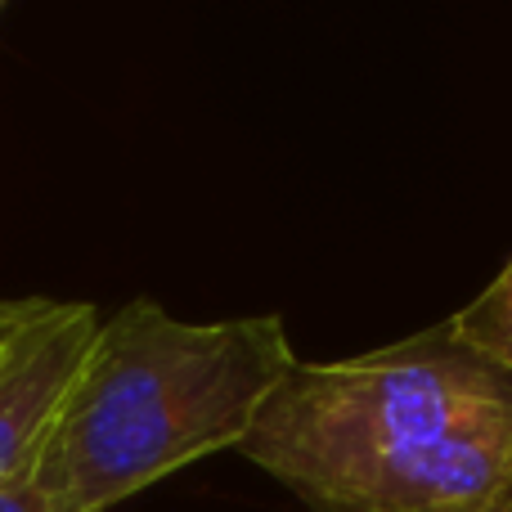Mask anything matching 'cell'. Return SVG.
<instances>
[{
    "instance_id": "cell-7",
    "label": "cell",
    "mask_w": 512,
    "mask_h": 512,
    "mask_svg": "<svg viewBox=\"0 0 512 512\" xmlns=\"http://www.w3.org/2000/svg\"><path fill=\"white\" fill-rule=\"evenodd\" d=\"M0 512H50L32 472L18 477V481H9V486H0Z\"/></svg>"
},
{
    "instance_id": "cell-6",
    "label": "cell",
    "mask_w": 512,
    "mask_h": 512,
    "mask_svg": "<svg viewBox=\"0 0 512 512\" xmlns=\"http://www.w3.org/2000/svg\"><path fill=\"white\" fill-rule=\"evenodd\" d=\"M50 301L54 297H5L0 301V364L18 351V342H23L36 324H41Z\"/></svg>"
},
{
    "instance_id": "cell-5",
    "label": "cell",
    "mask_w": 512,
    "mask_h": 512,
    "mask_svg": "<svg viewBox=\"0 0 512 512\" xmlns=\"http://www.w3.org/2000/svg\"><path fill=\"white\" fill-rule=\"evenodd\" d=\"M450 333L468 351L490 360L499 373L512 378V261L495 274L490 288H481L459 315L450 319Z\"/></svg>"
},
{
    "instance_id": "cell-3",
    "label": "cell",
    "mask_w": 512,
    "mask_h": 512,
    "mask_svg": "<svg viewBox=\"0 0 512 512\" xmlns=\"http://www.w3.org/2000/svg\"><path fill=\"white\" fill-rule=\"evenodd\" d=\"M306 512H512V405L297 495Z\"/></svg>"
},
{
    "instance_id": "cell-1",
    "label": "cell",
    "mask_w": 512,
    "mask_h": 512,
    "mask_svg": "<svg viewBox=\"0 0 512 512\" xmlns=\"http://www.w3.org/2000/svg\"><path fill=\"white\" fill-rule=\"evenodd\" d=\"M297 364L279 315L176 319L126 301L104 319L32 477L50 512H108L131 495L239 450Z\"/></svg>"
},
{
    "instance_id": "cell-4",
    "label": "cell",
    "mask_w": 512,
    "mask_h": 512,
    "mask_svg": "<svg viewBox=\"0 0 512 512\" xmlns=\"http://www.w3.org/2000/svg\"><path fill=\"white\" fill-rule=\"evenodd\" d=\"M99 328L104 315L90 301H50L41 324L0 364V486L36 468Z\"/></svg>"
},
{
    "instance_id": "cell-2",
    "label": "cell",
    "mask_w": 512,
    "mask_h": 512,
    "mask_svg": "<svg viewBox=\"0 0 512 512\" xmlns=\"http://www.w3.org/2000/svg\"><path fill=\"white\" fill-rule=\"evenodd\" d=\"M512 405V378L450 324L351 360H297L261 405L239 454L292 499L360 463L414 450Z\"/></svg>"
}]
</instances>
